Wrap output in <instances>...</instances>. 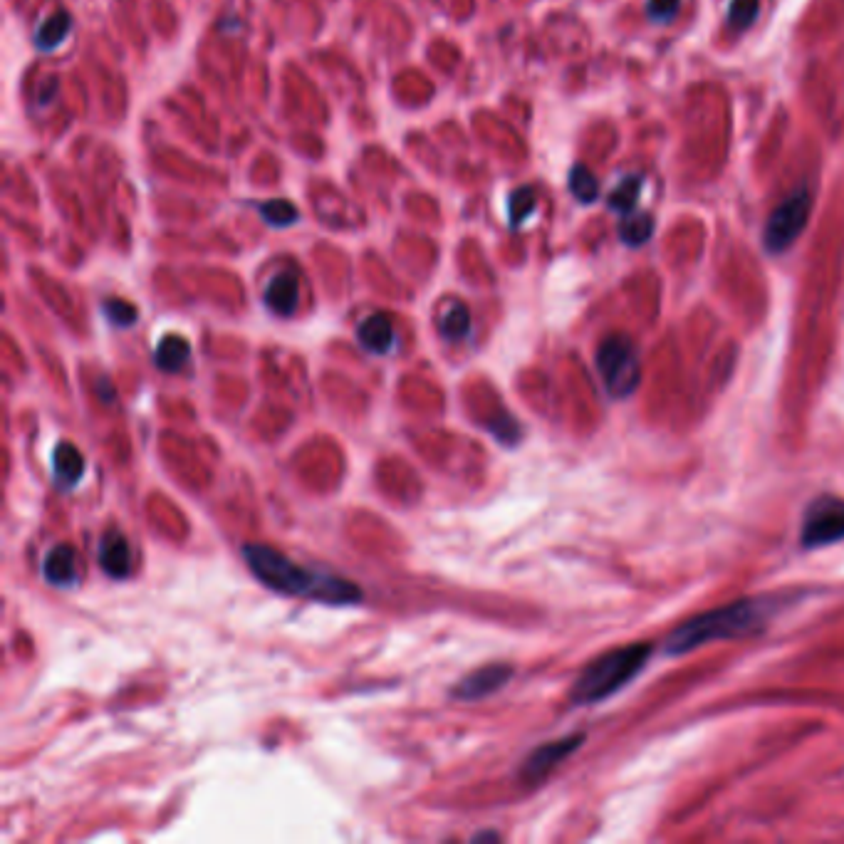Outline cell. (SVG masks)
Listing matches in <instances>:
<instances>
[{
    "label": "cell",
    "mask_w": 844,
    "mask_h": 844,
    "mask_svg": "<svg viewBox=\"0 0 844 844\" xmlns=\"http://www.w3.org/2000/svg\"><path fill=\"white\" fill-rule=\"evenodd\" d=\"M250 572L270 587L273 592L288 597L317 599L325 604H354L362 602V590L354 582L342 580V577L330 575V572H315L298 565L283 555L280 550H273L268 545H246L243 547Z\"/></svg>",
    "instance_id": "1"
},
{
    "label": "cell",
    "mask_w": 844,
    "mask_h": 844,
    "mask_svg": "<svg viewBox=\"0 0 844 844\" xmlns=\"http://www.w3.org/2000/svg\"><path fill=\"white\" fill-rule=\"evenodd\" d=\"M780 604L775 599L768 597H755V599H741V602H733L728 607H718L713 612L698 614V617L689 619L681 627H676L674 632L666 637L664 651L666 654H689V651L698 649L703 644L711 642H726V639H741L750 637V634L763 632L765 624L773 619V614L778 612Z\"/></svg>",
    "instance_id": "2"
},
{
    "label": "cell",
    "mask_w": 844,
    "mask_h": 844,
    "mask_svg": "<svg viewBox=\"0 0 844 844\" xmlns=\"http://www.w3.org/2000/svg\"><path fill=\"white\" fill-rule=\"evenodd\" d=\"M651 656V644H632L619 646V649L607 651L599 659L592 661L580 679L572 686V703L577 706H592V703L604 701L622 691L632 679H637L644 671L646 661Z\"/></svg>",
    "instance_id": "3"
},
{
    "label": "cell",
    "mask_w": 844,
    "mask_h": 844,
    "mask_svg": "<svg viewBox=\"0 0 844 844\" xmlns=\"http://www.w3.org/2000/svg\"><path fill=\"white\" fill-rule=\"evenodd\" d=\"M597 369L602 374L604 389L617 399L634 394V389L642 382V364H639L637 347L624 335H609L599 345Z\"/></svg>",
    "instance_id": "4"
},
{
    "label": "cell",
    "mask_w": 844,
    "mask_h": 844,
    "mask_svg": "<svg viewBox=\"0 0 844 844\" xmlns=\"http://www.w3.org/2000/svg\"><path fill=\"white\" fill-rule=\"evenodd\" d=\"M812 208V196L805 186L795 189L793 194L788 196L768 218V226H765L763 241L765 248L770 253H783L797 241L802 231L807 226V218H810Z\"/></svg>",
    "instance_id": "5"
},
{
    "label": "cell",
    "mask_w": 844,
    "mask_h": 844,
    "mask_svg": "<svg viewBox=\"0 0 844 844\" xmlns=\"http://www.w3.org/2000/svg\"><path fill=\"white\" fill-rule=\"evenodd\" d=\"M844 540V498L820 496L812 500L802 518L800 545L807 550Z\"/></svg>",
    "instance_id": "6"
},
{
    "label": "cell",
    "mask_w": 844,
    "mask_h": 844,
    "mask_svg": "<svg viewBox=\"0 0 844 844\" xmlns=\"http://www.w3.org/2000/svg\"><path fill=\"white\" fill-rule=\"evenodd\" d=\"M582 741H585V736H567V738H560V741L540 745V748L533 750V753L528 755V760L523 763L520 778H523L528 785L540 783V780L547 778V775H550L552 770L562 763V760L570 758V755L580 748Z\"/></svg>",
    "instance_id": "7"
},
{
    "label": "cell",
    "mask_w": 844,
    "mask_h": 844,
    "mask_svg": "<svg viewBox=\"0 0 844 844\" xmlns=\"http://www.w3.org/2000/svg\"><path fill=\"white\" fill-rule=\"evenodd\" d=\"M513 679V669L505 664H491L483 666V669L473 671L466 679L458 681L456 689H453V696L458 701H478V698H486L496 694L498 689H503L508 681Z\"/></svg>",
    "instance_id": "8"
},
{
    "label": "cell",
    "mask_w": 844,
    "mask_h": 844,
    "mask_svg": "<svg viewBox=\"0 0 844 844\" xmlns=\"http://www.w3.org/2000/svg\"><path fill=\"white\" fill-rule=\"evenodd\" d=\"M102 570L114 580H124L132 572V547L119 530H107L100 540V552H97Z\"/></svg>",
    "instance_id": "9"
},
{
    "label": "cell",
    "mask_w": 844,
    "mask_h": 844,
    "mask_svg": "<svg viewBox=\"0 0 844 844\" xmlns=\"http://www.w3.org/2000/svg\"><path fill=\"white\" fill-rule=\"evenodd\" d=\"M300 302V280L298 273L293 270H283V273L275 275L270 280L268 290H265V305L273 315L290 317L295 310H298Z\"/></svg>",
    "instance_id": "10"
},
{
    "label": "cell",
    "mask_w": 844,
    "mask_h": 844,
    "mask_svg": "<svg viewBox=\"0 0 844 844\" xmlns=\"http://www.w3.org/2000/svg\"><path fill=\"white\" fill-rule=\"evenodd\" d=\"M43 575L50 585L70 587L77 582V555L70 545L52 547L43 562Z\"/></svg>",
    "instance_id": "11"
},
{
    "label": "cell",
    "mask_w": 844,
    "mask_h": 844,
    "mask_svg": "<svg viewBox=\"0 0 844 844\" xmlns=\"http://www.w3.org/2000/svg\"><path fill=\"white\" fill-rule=\"evenodd\" d=\"M359 345H362L367 352L384 354L394 347V325L387 315H372L359 325L357 330Z\"/></svg>",
    "instance_id": "12"
},
{
    "label": "cell",
    "mask_w": 844,
    "mask_h": 844,
    "mask_svg": "<svg viewBox=\"0 0 844 844\" xmlns=\"http://www.w3.org/2000/svg\"><path fill=\"white\" fill-rule=\"evenodd\" d=\"M52 468H55L57 486L72 488L80 481L82 473H85V458L70 441H62V444L55 446V453H52Z\"/></svg>",
    "instance_id": "13"
},
{
    "label": "cell",
    "mask_w": 844,
    "mask_h": 844,
    "mask_svg": "<svg viewBox=\"0 0 844 844\" xmlns=\"http://www.w3.org/2000/svg\"><path fill=\"white\" fill-rule=\"evenodd\" d=\"M70 30H72V15L67 13V10H55V13H52L50 18L40 25L38 33H35V45H38V50H43V52L60 48L62 40L70 35Z\"/></svg>",
    "instance_id": "14"
},
{
    "label": "cell",
    "mask_w": 844,
    "mask_h": 844,
    "mask_svg": "<svg viewBox=\"0 0 844 844\" xmlns=\"http://www.w3.org/2000/svg\"><path fill=\"white\" fill-rule=\"evenodd\" d=\"M191 357V345L179 335H166L164 340L156 345V364L164 372H179Z\"/></svg>",
    "instance_id": "15"
},
{
    "label": "cell",
    "mask_w": 844,
    "mask_h": 844,
    "mask_svg": "<svg viewBox=\"0 0 844 844\" xmlns=\"http://www.w3.org/2000/svg\"><path fill=\"white\" fill-rule=\"evenodd\" d=\"M439 327L446 340H461V337H466L468 330H471V312H468L466 305L456 302V305L448 307L446 315L441 317Z\"/></svg>",
    "instance_id": "16"
},
{
    "label": "cell",
    "mask_w": 844,
    "mask_h": 844,
    "mask_svg": "<svg viewBox=\"0 0 844 844\" xmlns=\"http://www.w3.org/2000/svg\"><path fill=\"white\" fill-rule=\"evenodd\" d=\"M258 213L263 216V221L268 223V226H278V228L293 226L300 216L298 208H295L290 201H283V199L258 203Z\"/></svg>",
    "instance_id": "17"
},
{
    "label": "cell",
    "mask_w": 844,
    "mask_h": 844,
    "mask_svg": "<svg viewBox=\"0 0 844 844\" xmlns=\"http://www.w3.org/2000/svg\"><path fill=\"white\" fill-rule=\"evenodd\" d=\"M535 206H538V199H535V191L530 189V186H523V189L513 191V194H510V201H508L510 223L518 228L520 223L528 221L530 213L535 211Z\"/></svg>",
    "instance_id": "18"
},
{
    "label": "cell",
    "mask_w": 844,
    "mask_h": 844,
    "mask_svg": "<svg viewBox=\"0 0 844 844\" xmlns=\"http://www.w3.org/2000/svg\"><path fill=\"white\" fill-rule=\"evenodd\" d=\"M570 191L577 196L582 203H592L599 196V186L595 174H592L587 166H575L570 171Z\"/></svg>",
    "instance_id": "19"
},
{
    "label": "cell",
    "mask_w": 844,
    "mask_h": 844,
    "mask_svg": "<svg viewBox=\"0 0 844 844\" xmlns=\"http://www.w3.org/2000/svg\"><path fill=\"white\" fill-rule=\"evenodd\" d=\"M651 233H654V221H651V216L627 218V221L622 223V228H619V236H622V241L627 243V246H642V243L649 241Z\"/></svg>",
    "instance_id": "20"
},
{
    "label": "cell",
    "mask_w": 844,
    "mask_h": 844,
    "mask_svg": "<svg viewBox=\"0 0 844 844\" xmlns=\"http://www.w3.org/2000/svg\"><path fill=\"white\" fill-rule=\"evenodd\" d=\"M639 194H642V179H639V176H629V179H624L622 184L612 191L609 206L617 208V211H629V208L637 203Z\"/></svg>",
    "instance_id": "21"
},
{
    "label": "cell",
    "mask_w": 844,
    "mask_h": 844,
    "mask_svg": "<svg viewBox=\"0 0 844 844\" xmlns=\"http://www.w3.org/2000/svg\"><path fill=\"white\" fill-rule=\"evenodd\" d=\"M102 310L104 317L117 327H132L134 322H137V310H134V305H129V302L124 300H107L102 305Z\"/></svg>",
    "instance_id": "22"
},
{
    "label": "cell",
    "mask_w": 844,
    "mask_h": 844,
    "mask_svg": "<svg viewBox=\"0 0 844 844\" xmlns=\"http://www.w3.org/2000/svg\"><path fill=\"white\" fill-rule=\"evenodd\" d=\"M760 0H733L731 10H728V23L733 28H748L755 18H758Z\"/></svg>",
    "instance_id": "23"
},
{
    "label": "cell",
    "mask_w": 844,
    "mask_h": 844,
    "mask_svg": "<svg viewBox=\"0 0 844 844\" xmlns=\"http://www.w3.org/2000/svg\"><path fill=\"white\" fill-rule=\"evenodd\" d=\"M679 5H681V0H649V18H654V20L674 18Z\"/></svg>",
    "instance_id": "24"
},
{
    "label": "cell",
    "mask_w": 844,
    "mask_h": 844,
    "mask_svg": "<svg viewBox=\"0 0 844 844\" xmlns=\"http://www.w3.org/2000/svg\"><path fill=\"white\" fill-rule=\"evenodd\" d=\"M481 840H498V835L496 832H483V835L473 837V842H481Z\"/></svg>",
    "instance_id": "25"
}]
</instances>
